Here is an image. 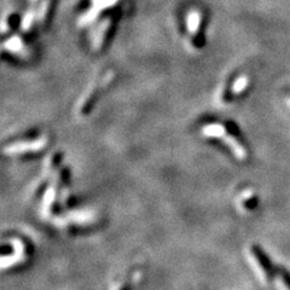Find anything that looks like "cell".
I'll return each instance as SVG.
<instances>
[{"instance_id":"6da1fadb","label":"cell","mask_w":290,"mask_h":290,"mask_svg":"<svg viewBox=\"0 0 290 290\" xmlns=\"http://www.w3.org/2000/svg\"><path fill=\"white\" fill-rule=\"evenodd\" d=\"M202 134H205V137L208 138L224 139L226 141V144H229L231 149L233 150V153L236 154L237 157H239V159H245L246 157L247 153L245 148L233 137V134H230L229 132L226 131L224 125H220V123H209V125H207L202 128Z\"/></svg>"},{"instance_id":"7a4b0ae2","label":"cell","mask_w":290,"mask_h":290,"mask_svg":"<svg viewBox=\"0 0 290 290\" xmlns=\"http://www.w3.org/2000/svg\"><path fill=\"white\" fill-rule=\"evenodd\" d=\"M251 254L254 257L255 261L258 262L259 267L261 268L265 278L270 282V280L274 277V274H277V268L273 266L272 262H271V260L266 255V253L262 251L260 247L253 246L251 248Z\"/></svg>"},{"instance_id":"3957f363","label":"cell","mask_w":290,"mask_h":290,"mask_svg":"<svg viewBox=\"0 0 290 290\" xmlns=\"http://www.w3.org/2000/svg\"><path fill=\"white\" fill-rule=\"evenodd\" d=\"M46 138H38L35 140H27L20 141V143L12 144L9 148H6V153L8 154H23V153H34V151L41 150L45 147Z\"/></svg>"},{"instance_id":"277c9868","label":"cell","mask_w":290,"mask_h":290,"mask_svg":"<svg viewBox=\"0 0 290 290\" xmlns=\"http://www.w3.org/2000/svg\"><path fill=\"white\" fill-rule=\"evenodd\" d=\"M202 12L199 9H192L186 16V29L187 34H189L191 41H195L197 40L200 32H201L202 27Z\"/></svg>"},{"instance_id":"5b68a950","label":"cell","mask_w":290,"mask_h":290,"mask_svg":"<svg viewBox=\"0 0 290 290\" xmlns=\"http://www.w3.org/2000/svg\"><path fill=\"white\" fill-rule=\"evenodd\" d=\"M4 47H5V50H8L12 55H16V56H22L27 50L21 38L18 39L16 38V36L9 40V41L4 45Z\"/></svg>"},{"instance_id":"8992f818","label":"cell","mask_w":290,"mask_h":290,"mask_svg":"<svg viewBox=\"0 0 290 290\" xmlns=\"http://www.w3.org/2000/svg\"><path fill=\"white\" fill-rule=\"evenodd\" d=\"M248 85H249L248 76H247V75L239 76V78L233 82L232 88H231V91H232V94L233 95H238L240 93H243V92L246 91V88L248 87Z\"/></svg>"},{"instance_id":"52a82bcc","label":"cell","mask_w":290,"mask_h":290,"mask_svg":"<svg viewBox=\"0 0 290 290\" xmlns=\"http://www.w3.org/2000/svg\"><path fill=\"white\" fill-rule=\"evenodd\" d=\"M277 274L280 277L282 282L284 283L286 289L290 290V272L284 267H277Z\"/></svg>"},{"instance_id":"ba28073f","label":"cell","mask_w":290,"mask_h":290,"mask_svg":"<svg viewBox=\"0 0 290 290\" xmlns=\"http://www.w3.org/2000/svg\"><path fill=\"white\" fill-rule=\"evenodd\" d=\"M257 203H258V200H257V197H251L249 200H247V201L245 202V207L246 208H248V209H253V208H255L257 207Z\"/></svg>"}]
</instances>
